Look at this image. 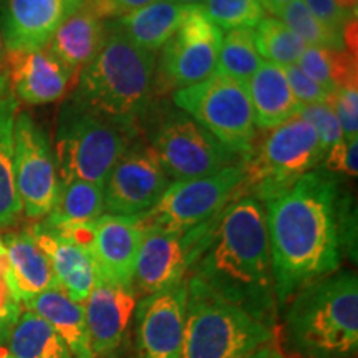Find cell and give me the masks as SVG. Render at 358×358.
<instances>
[{
	"instance_id": "f35d334b",
	"label": "cell",
	"mask_w": 358,
	"mask_h": 358,
	"mask_svg": "<svg viewBox=\"0 0 358 358\" xmlns=\"http://www.w3.org/2000/svg\"><path fill=\"white\" fill-rule=\"evenodd\" d=\"M155 0H87V3L101 20L118 19V17L129 13L138 8L148 6Z\"/></svg>"
},
{
	"instance_id": "ac0fdd59",
	"label": "cell",
	"mask_w": 358,
	"mask_h": 358,
	"mask_svg": "<svg viewBox=\"0 0 358 358\" xmlns=\"http://www.w3.org/2000/svg\"><path fill=\"white\" fill-rule=\"evenodd\" d=\"M145 236L136 216L103 214L96 219L92 254L96 280L133 287L134 266Z\"/></svg>"
},
{
	"instance_id": "cb8c5ba5",
	"label": "cell",
	"mask_w": 358,
	"mask_h": 358,
	"mask_svg": "<svg viewBox=\"0 0 358 358\" xmlns=\"http://www.w3.org/2000/svg\"><path fill=\"white\" fill-rule=\"evenodd\" d=\"M186 8L171 0H155L138 10L118 17L110 29L136 47L156 53L178 32Z\"/></svg>"
},
{
	"instance_id": "9c48e42d",
	"label": "cell",
	"mask_w": 358,
	"mask_h": 358,
	"mask_svg": "<svg viewBox=\"0 0 358 358\" xmlns=\"http://www.w3.org/2000/svg\"><path fill=\"white\" fill-rule=\"evenodd\" d=\"M243 163L211 176L176 181L150 211L138 214V222L145 232H186L211 221L236 194H243Z\"/></svg>"
},
{
	"instance_id": "7c38bea8",
	"label": "cell",
	"mask_w": 358,
	"mask_h": 358,
	"mask_svg": "<svg viewBox=\"0 0 358 358\" xmlns=\"http://www.w3.org/2000/svg\"><path fill=\"white\" fill-rule=\"evenodd\" d=\"M13 178L27 217H47L55 208L60 176L47 133L29 113L13 122Z\"/></svg>"
},
{
	"instance_id": "e575fe53",
	"label": "cell",
	"mask_w": 358,
	"mask_h": 358,
	"mask_svg": "<svg viewBox=\"0 0 358 358\" xmlns=\"http://www.w3.org/2000/svg\"><path fill=\"white\" fill-rule=\"evenodd\" d=\"M329 103L332 105L335 115H337L343 138L345 140L358 138V88H337Z\"/></svg>"
},
{
	"instance_id": "2e32d148",
	"label": "cell",
	"mask_w": 358,
	"mask_h": 358,
	"mask_svg": "<svg viewBox=\"0 0 358 358\" xmlns=\"http://www.w3.org/2000/svg\"><path fill=\"white\" fill-rule=\"evenodd\" d=\"M83 0H3L0 7V35L6 52L47 47L57 29Z\"/></svg>"
},
{
	"instance_id": "836d02e7",
	"label": "cell",
	"mask_w": 358,
	"mask_h": 358,
	"mask_svg": "<svg viewBox=\"0 0 358 358\" xmlns=\"http://www.w3.org/2000/svg\"><path fill=\"white\" fill-rule=\"evenodd\" d=\"M299 116L310 124L319 138L320 146L324 151H329L330 148L342 140V128H340L338 118L335 115L330 103H313V105H303Z\"/></svg>"
},
{
	"instance_id": "7bdbcfd3",
	"label": "cell",
	"mask_w": 358,
	"mask_h": 358,
	"mask_svg": "<svg viewBox=\"0 0 358 358\" xmlns=\"http://www.w3.org/2000/svg\"><path fill=\"white\" fill-rule=\"evenodd\" d=\"M272 353H274V350H272L271 347H262V348H259V350L249 353V355H245L243 358H272Z\"/></svg>"
},
{
	"instance_id": "74e56055",
	"label": "cell",
	"mask_w": 358,
	"mask_h": 358,
	"mask_svg": "<svg viewBox=\"0 0 358 358\" xmlns=\"http://www.w3.org/2000/svg\"><path fill=\"white\" fill-rule=\"evenodd\" d=\"M20 317V301L12 292L7 275L0 277V334L7 335Z\"/></svg>"
},
{
	"instance_id": "9a60e30c",
	"label": "cell",
	"mask_w": 358,
	"mask_h": 358,
	"mask_svg": "<svg viewBox=\"0 0 358 358\" xmlns=\"http://www.w3.org/2000/svg\"><path fill=\"white\" fill-rule=\"evenodd\" d=\"M186 301L187 280L136 303L131 358H181Z\"/></svg>"
},
{
	"instance_id": "4316f807",
	"label": "cell",
	"mask_w": 358,
	"mask_h": 358,
	"mask_svg": "<svg viewBox=\"0 0 358 358\" xmlns=\"http://www.w3.org/2000/svg\"><path fill=\"white\" fill-rule=\"evenodd\" d=\"M105 211V186L88 181H70L60 185L55 208L48 214L43 226L95 222Z\"/></svg>"
},
{
	"instance_id": "d6986e66",
	"label": "cell",
	"mask_w": 358,
	"mask_h": 358,
	"mask_svg": "<svg viewBox=\"0 0 358 358\" xmlns=\"http://www.w3.org/2000/svg\"><path fill=\"white\" fill-rule=\"evenodd\" d=\"M6 77L13 95L29 105L62 100L71 85V73L47 47L6 53Z\"/></svg>"
},
{
	"instance_id": "5b68a950",
	"label": "cell",
	"mask_w": 358,
	"mask_h": 358,
	"mask_svg": "<svg viewBox=\"0 0 358 358\" xmlns=\"http://www.w3.org/2000/svg\"><path fill=\"white\" fill-rule=\"evenodd\" d=\"M274 330L224 301L196 277L187 279L181 358H243L268 347Z\"/></svg>"
},
{
	"instance_id": "1f68e13d",
	"label": "cell",
	"mask_w": 358,
	"mask_h": 358,
	"mask_svg": "<svg viewBox=\"0 0 358 358\" xmlns=\"http://www.w3.org/2000/svg\"><path fill=\"white\" fill-rule=\"evenodd\" d=\"M279 20L289 27L292 32L303 40L307 47L329 48V50H343L342 32L332 27L325 25L317 19L302 0H292L287 7L282 8ZM275 17V19H277Z\"/></svg>"
},
{
	"instance_id": "f6af8a7d",
	"label": "cell",
	"mask_w": 358,
	"mask_h": 358,
	"mask_svg": "<svg viewBox=\"0 0 358 358\" xmlns=\"http://www.w3.org/2000/svg\"><path fill=\"white\" fill-rule=\"evenodd\" d=\"M0 75H6V47H3L2 35H0Z\"/></svg>"
},
{
	"instance_id": "681fc988",
	"label": "cell",
	"mask_w": 358,
	"mask_h": 358,
	"mask_svg": "<svg viewBox=\"0 0 358 358\" xmlns=\"http://www.w3.org/2000/svg\"><path fill=\"white\" fill-rule=\"evenodd\" d=\"M0 337H2V334H0Z\"/></svg>"
},
{
	"instance_id": "83f0119b",
	"label": "cell",
	"mask_w": 358,
	"mask_h": 358,
	"mask_svg": "<svg viewBox=\"0 0 358 358\" xmlns=\"http://www.w3.org/2000/svg\"><path fill=\"white\" fill-rule=\"evenodd\" d=\"M327 93L334 95L342 87H357V53L307 47L295 64Z\"/></svg>"
},
{
	"instance_id": "d590c367",
	"label": "cell",
	"mask_w": 358,
	"mask_h": 358,
	"mask_svg": "<svg viewBox=\"0 0 358 358\" xmlns=\"http://www.w3.org/2000/svg\"><path fill=\"white\" fill-rule=\"evenodd\" d=\"M325 171L345 174L348 178H357L358 174V138L345 140L342 138L337 145L325 151Z\"/></svg>"
},
{
	"instance_id": "7dc6e473",
	"label": "cell",
	"mask_w": 358,
	"mask_h": 358,
	"mask_svg": "<svg viewBox=\"0 0 358 358\" xmlns=\"http://www.w3.org/2000/svg\"><path fill=\"white\" fill-rule=\"evenodd\" d=\"M0 358H12V355L8 353L6 347H0Z\"/></svg>"
},
{
	"instance_id": "c3c4849f",
	"label": "cell",
	"mask_w": 358,
	"mask_h": 358,
	"mask_svg": "<svg viewBox=\"0 0 358 358\" xmlns=\"http://www.w3.org/2000/svg\"><path fill=\"white\" fill-rule=\"evenodd\" d=\"M272 358H284V357L279 355V353H277V352H274V353H272Z\"/></svg>"
},
{
	"instance_id": "484cf974",
	"label": "cell",
	"mask_w": 358,
	"mask_h": 358,
	"mask_svg": "<svg viewBox=\"0 0 358 358\" xmlns=\"http://www.w3.org/2000/svg\"><path fill=\"white\" fill-rule=\"evenodd\" d=\"M7 335L12 358H73L64 340L32 310L20 313Z\"/></svg>"
},
{
	"instance_id": "30bf717a",
	"label": "cell",
	"mask_w": 358,
	"mask_h": 358,
	"mask_svg": "<svg viewBox=\"0 0 358 358\" xmlns=\"http://www.w3.org/2000/svg\"><path fill=\"white\" fill-rule=\"evenodd\" d=\"M151 146L168 178L174 181L211 176L244 161L243 156L222 146L191 116L181 113L158 124Z\"/></svg>"
},
{
	"instance_id": "e0dca14e",
	"label": "cell",
	"mask_w": 358,
	"mask_h": 358,
	"mask_svg": "<svg viewBox=\"0 0 358 358\" xmlns=\"http://www.w3.org/2000/svg\"><path fill=\"white\" fill-rule=\"evenodd\" d=\"M133 287L96 280L87 299L88 342L93 357L110 358L122 347L136 308Z\"/></svg>"
},
{
	"instance_id": "f546056e",
	"label": "cell",
	"mask_w": 358,
	"mask_h": 358,
	"mask_svg": "<svg viewBox=\"0 0 358 358\" xmlns=\"http://www.w3.org/2000/svg\"><path fill=\"white\" fill-rule=\"evenodd\" d=\"M252 37L262 60L279 66L295 65L307 48L303 40L275 17H264L252 29Z\"/></svg>"
},
{
	"instance_id": "44dd1931",
	"label": "cell",
	"mask_w": 358,
	"mask_h": 358,
	"mask_svg": "<svg viewBox=\"0 0 358 358\" xmlns=\"http://www.w3.org/2000/svg\"><path fill=\"white\" fill-rule=\"evenodd\" d=\"M30 232L50 261L60 287L71 301L87 302L93 285L96 284V267L92 254L45 229L42 224L34 226Z\"/></svg>"
},
{
	"instance_id": "7a4b0ae2",
	"label": "cell",
	"mask_w": 358,
	"mask_h": 358,
	"mask_svg": "<svg viewBox=\"0 0 358 358\" xmlns=\"http://www.w3.org/2000/svg\"><path fill=\"white\" fill-rule=\"evenodd\" d=\"M192 277L224 301L274 330L277 299L264 204L239 196L217 214L208 248Z\"/></svg>"
},
{
	"instance_id": "4dcf8cb0",
	"label": "cell",
	"mask_w": 358,
	"mask_h": 358,
	"mask_svg": "<svg viewBox=\"0 0 358 358\" xmlns=\"http://www.w3.org/2000/svg\"><path fill=\"white\" fill-rule=\"evenodd\" d=\"M262 62L254 43L252 29H236L222 35L217 57V73L241 83H248Z\"/></svg>"
},
{
	"instance_id": "bcb514c9",
	"label": "cell",
	"mask_w": 358,
	"mask_h": 358,
	"mask_svg": "<svg viewBox=\"0 0 358 358\" xmlns=\"http://www.w3.org/2000/svg\"><path fill=\"white\" fill-rule=\"evenodd\" d=\"M7 88H8L7 77H6V75H0V98L7 95Z\"/></svg>"
},
{
	"instance_id": "8992f818",
	"label": "cell",
	"mask_w": 358,
	"mask_h": 358,
	"mask_svg": "<svg viewBox=\"0 0 358 358\" xmlns=\"http://www.w3.org/2000/svg\"><path fill=\"white\" fill-rule=\"evenodd\" d=\"M131 140V129L70 100L60 113L55 161L60 185L88 181L105 186Z\"/></svg>"
},
{
	"instance_id": "603a6c76",
	"label": "cell",
	"mask_w": 358,
	"mask_h": 358,
	"mask_svg": "<svg viewBox=\"0 0 358 358\" xmlns=\"http://www.w3.org/2000/svg\"><path fill=\"white\" fill-rule=\"evenodd\" d=\"M254 111V122L261 129H274L299 115L302 105L294 96L284 66L262 62L245 83Z\"/></svg>"
},
{
	"instance_id": "52a82bcc",
	"label": "cell",
	"mask_w": 358,
	"mask_h": 358,
	"mask_svg": "<svg viewBox=\"0 0 358 358\" xmlns=\"http://www.w3.org/2000/svg\"><path fill=\"white\" fill-rule=\"evenodd\" d=\"M173 101L227 150L243 158L252 153L257 127L245 83L214 71L203 82L176 90Z\"/></svg>"
},
{
	"instance_id": "ffe728a7",
	"label": "cell",
	"mask_w": 358,
	"mask_h": 358,
	"mask_svg": "<svg viewBox=\"0 0 358 358\" xmlns=\"http://www.w3.org/2000/svg\"><path fill=\"white\" fill-rule=\"evenodd\" d=\"M108 27L105 20L88 6L87 0L66 19L52 35L47 50L70 71L78 77L80 71L95 58L105 43Z\"/></svg>"
},
{
	"instance_id": "7402d4cb",
	"label": "cell",
	"mask_w": 358,
	"mask_h": 358,
	"mask_svg": "<svg viewBox=\"0 0 358 358\" xmlns=\"http://www.w3.org/2000/svg\"><path fill=\"white\" fill-rule=\"evenodd\" d=\"M8 284L12 292L24 303L48 289L60 287L52 264L35 243L30 229L7 236Z\"/></svg>"
},
{
	"instance_id": "8d00e7d4",
	"label": "cell",
	"mask_w": 358,
	"mask_h": 358,
	"mask_svg": "<svg viewBox=\"0 0 358 358\" xmlns=\"http://www.w3.org/2000/svg\"><path fill=\"white\" fill-rule=\"evenodd\" d=\"M284 73L289 80L294 96L301 105H313V103H329L332 95L319 87L312 78H308L297 65L284 66Z\"/></svg>"
},
{
	"instance_id": "8fae6325",
	"label": "cell",
	"mask_w": 358,
	"mask_h": 358,
	"mask_svg": "<svg viewBox=\"0 0 358 358\" xmlns=\"http://www.w3.org/2000/svg\"><path fill=\"white\" fill-rule=\"evenodd\" d=\"M217 216L186 232L146 231L136 257L134 292L146 295L171 289L185 282L211 241Z\"/></svg>"
},
{
	"instance_id": "4fadbf2b",
	"label": "cell",
	"mask_w": 358,
	"mask_h": 358,
	"mask_svg": "<svg viewBox=\"0 0 358 358\" xmlns=\"http://www.w3.org/2000/svg\"><path fill=\"white\" fill-rule=\"evenodd\" d=\"M222 30L201 7H187L178 32L168 40L158 64L159 88H185L209 78L217 69Z\"/></svg>"
},
{
	"instance_id": "d4e9b609",
	"label": "cell",
	"mask_w": 358,
	"mask_h": 358,
	"mask_svg": "<svg viewBox=\"0 0 358 358\" xmlns=\"http://www.w3.org/2000/svg\"><path fill=\"white\" fill-rule=\"evenodd\" d=\"M52 327L53 332L64 340L73 358H95L88 342L87 319L82 303L71 301L62 287L48 289L24 302Z\"/></svg>"
},
{
	"instance_id": "60d3db41",
	"label": "cell",
	"mask_w": 358,
	"mask_h": 358,
	"mask_svg": "<svg viewBox=\"0 0 358 358\" xmlns=\"http://www.w3.org/2000/svg\"><path fill=\"white\" fill-rule=\"evenodd\" d=\"M292 0H259L262 10L271 17H277L282 12V8L287 7Z\"/></svg>"
},
{
	"instance_id": "6da1fadb",
	"label": "cell",
	"mask_w": 358,
	"mask_h": 358,
	"mask_svg": "<svg viewBox=\"0 0 358 358\" xmlns=\"http://www.w3.org/2000/svg\"><path fill=\"white\" fill-rule=\"evenodd\" d=\"M277 307L302 287L338 271L355 245L350 198L325 169L307 173L264 199Z\"/></svg>"
},
{
	"instance_id": "f1b7e54d",
	"label": "cell",
	"mask_w": 358,
	"mask_h": 358,
	"mask_svg": "<svg viewBox=\"0 0 358 358\" xmlns=\"http://www.w3.org/2000/svg\"><path fill=\"white\" fill-rule=\"evenodd\" d=\"M17 100L0 98V227L10 226L22 214V203L13 178V122Z\"/></svg>"
},
{
	"instance_id": "ab89813d",
	"label": "cell",
	"mask_w": 358,
	"mask_h": 358,
	"mask_svg": "<svg viewBox=\"0 0 358 358\" xmlns=\"http://www.w3.org/2000/svg\"><path fill=\"white\" fill-rule=\"evenodd\" d=\"M302 2L320 22L332 27V29L340 30V32H342L347 22L352 20L340 10L335 0H302Z\"/></svg>"
},
{
	"instance_id": "b9f144b4",
	"label": "cell",
	"mask_w": 358,
	"mask_h": 358,
	"mask_svg": "<svg viewBox=\"0 0 358 358\" xmlns=\"http://www.w3.org/2000/svg\"><path fill=\"white\" fill-rule=\"evenodd\" d=\"M8 274V257L3 241L0 239V277Z\"/></svg>"
},
{
	"instance_id": "ba28073f",
	"label": "cell",
	"mask_w": 358,
	"mask_h": 358,
	"mask_svg": "<svg viewBox=\"0 0 358 358\" xmlns=\"http://www.w3.org/2000/svg\"><path fill=\"white\" fill-rule=\"evenodd\" d=\"M324 156L325 151L313 128L299 115L294 116L271 129L262 145L245 156L241 192L248 187L256 199H267L313 171Z\"/></svg>"
},
{
	"instance_id": "5bb4252c",
	"label": "cell",
	"mask_w": 358,
	"mask_h": 358,
	"mask_svg": "<svg viewBox=\"0 0 358 358\" xmlns=\"http://www.w3.org/2000/svg\"><path fill=\"white\" fill-rule=\"evenodd\" d=\"M169 187V178L153 146L134 141L116 161L105 182V211L138 216L150 211Z\"/></svg>"
},
{
	"instance_id": "d6a6232c",
	"label": "cell",
	"mask_w": 358,
	"mask_h": 358,
	"mask_svg": "<svg viewBox=\"0 0 358 358\" xmlns=\"http://www.w3.org/2000/svg\"><path fill=\"white\" fill-rule=\"evenodd\" d=\"M201 8L213 24L227 32L254 29L266 17L259 0H206Z\"/></svg>"
},
{
	"instance_id": "277c9868",
	"label": "cell",
	"mask_w": 358,
	"mask_h": 358,
	"mask_svg": "<svg viewBox=\"0 0 358 358\" xmlns=\"http://www.w3.org/2000/svg\"><path fill=\"white\" fill-rule=\"evenodd\" d=\"M106 27L105 43L80 71L71 100L133 131L153 95L156 53L136 47Z\"/></svg>"
},
{
	"instance_id": "3957f363",
	"label": "cell",
	"mask_w": 358,
	"mask_h": 358,
	"mask_svg": "<svg viewBox=\"0 0 358 358\" xmlns=\"http://www.w3.org/2000/svg\"><path fill=\"white\" fill-rule=\"evenodd\" d=\"M284 343L295 357L340 358L358 347V280L353 272H334L290 299Z\"/></svg>"
},
{
	"instance_id": "ee69618b",
	"label": "cell",
	"mask_w": 358,
	"mask_h": 358,
	"mask_svg": "<svg viewBox=\"0 0 358 358\" xmlns=\"http://www.w3.org/2000/svg\"><path fill=\"white\" fill-rule=\"evenodd\" d=\"M171 2L182 7H201L206 0H171Z\"/></svg>"
}]
</instances>
